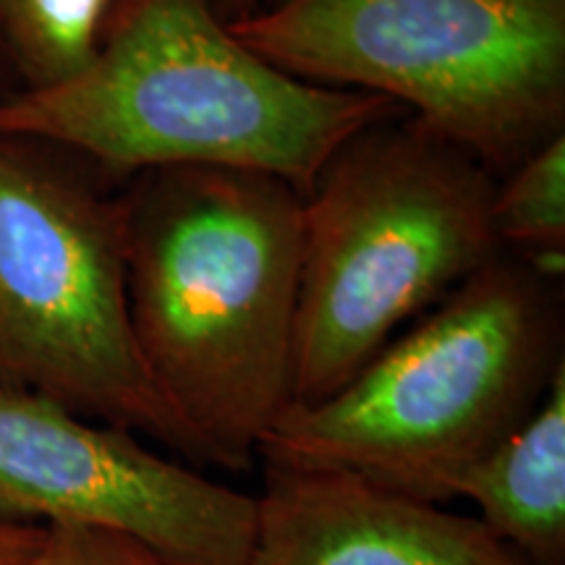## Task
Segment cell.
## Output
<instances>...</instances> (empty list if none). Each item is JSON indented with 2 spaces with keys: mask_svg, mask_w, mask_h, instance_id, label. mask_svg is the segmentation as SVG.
<instances>
[{
  "mask_svg": "<svg viewBox=\"0 0 565 565\" xmlns=\"http://www.w3.org/2000/svg\"><path fill=\"white\" fill-rule=\"evenodd\" d=\"M139 353L194 461L246 469L291 406L301 194L225 168L137 175L124 196Z\"/></svg>",
  "mask_w": 565,
  "mask_h": 565,
  "instance_id": "1",
  "label": "cell"
},
{
  "mask_svg": "<svg viewBox=\"0 0 565 565\" xmlns=\"http://www.w3.org/2000/svg\"><path fill=\"white\" fill-rule=\"evenodd\" d=\"M0 380L189 456L134 338L124 200L3 134Z\"/></svg>",
  "mask_w": 565,
  "mask_h": 565,
  "instance_id": "6",
  "label": "cell"
},
{
  "mask_svg": "<svg viewBox=\"0 0 565 565\" xmlns=\"http://www.w3.org/2000/svg\"><path fill=\"white\" fill-rule=\"evenodd\" d=\"M249 565H519L475 515L333 469L265 461Z\"/></svg>",
  "mask_w": 565,
  "mask_h": 565,
  "instance_id": "8",
  "label": "cell"
},
{
  "mask_svg": "<svg viewBox=\"0 0 565 565\" xmlns=\"http://www.w3.org/2000/svg\"><path fill=\"white\" fill-rule=\"evenodd\" d=\"M450 498L529 565H565V364L532 414L490 454L466 466Z\"/></svg>",
  "mask_w": 565,
  "mask_h": 565,
  "instance_id": "9",
  "label": "cell"
},
{
  "mask_svg": "<svg viewBox=\"0 0 565 565\" xmlns=\"http://www.w3.org/2000/svg\"><path fill=\"white\" fill-rule=\"evenodd\" d=\"M212 6L231 24V21H238L257 9H263V0H212Z\"/></svg>",
  "mask_w": 565,
  "mask_h": 565,
  "instance_id": "14",
  "label": "cell"
},
{
  "mask_svg": "<svg viewBox=\"0 0 565 565\" xmlns=\"http://www.w3.org/2000/svg\"><path fill=\"white\" fill-rule=\"evenodd\" d=\"M519 565H529V563H524V561H519Z\"/></svg>",
  "mask_w": 565,
  "mask_h": 565,
  "instance_id": "16",
  "label": "cell"
},
{
  "mask_svg": "<svg viewBox=\"0 0 565 565\" xmlns=\"http://www.w3.org/2000/svg\"><path fill=\"white\" fill-rule=\"evenodd\" d=\"M113 0H0V47L24 89L53 87L100 51Z\"/></svg>",
  "mask_w": 565,
  "mask_h": 565,
  "instance_id": "10",
  "label": "cell"
},
{
  "mask_svg": "<svg viewBox=\"0 0 565 565\" xmlns=\"http://www.w3.org/2000/svg\"><path fill=\"white\" fill-rule=\"evenodd\" d=\"M547 282L526 259L494 257L333 395L288 406L263 461L345 471L443 505L565 364Z\"/></svg>",
  "mask_w": 565,
  "mask_h": 565,
  "instance_id": "3",
  "label": "cell"
},
{
  "mask_svg": "<svg viewBox=\"0 0 565 565\" xmlns=\"http://www.w3.org/2000/svg\"><path fill=\"white\" fill-rule=\"evenodd\" d=\"M395 118L345 141L301 196L294 406L333 395L401 324L503 254L490 168Z\"/></svg>",
  "mask_w": 565,
  "mask_h": 565,
  "instance_id": "4",
  "label": "cell"
},
{
  "mask_svg": "<svg viewBox=\"0 0 565 565\" xmlns=\"http://www.w3.org/2000/svg\"><path fill=\"white\" fill-rule=\"evenodd\" d=\"M45 540V526L0 521V565H24Z\"/></svg>",
  "mask_w": 565,
  "mask_h": 565,
  "instance_id": "13",
  "label": "cell"
},
{
  "mask_svg": "<svg viewBox=\"0 0 565 565\" xmlns=\"http://www.w3.org/2000/svg\"><path fill=\"white\" fill-rule=\"evenodd\" d=\"M492 221L500 246L553 280L565 257V134L547 139L526 154L503 186L494 189Z\"/></svg>",
  "mask_w": 565,
  "mask_h": 565,
  "instance_id": "11",
  "label": "cell"
},
{
  "mask_svg": "<svg viewBox=\"0 0 565 565\" xmlns=\"http://www.w3.org/2000/svg\"><path fill=\"white\" fill-rule=\"evenodd\" d=\"M0 521L110 532L162 565H249L257 498L0 380Z\"/></svg>",
  "mask_w": 565,
  "mask_h": 565,
  "instance_id": "7",
  "label": "cell"
},
{
  "mask_svg": "<svg viewBox=\"0 0 565 565\" xmlns=\"http://www.w3.org/2000/svg\"><path fill=\"white\" fill-rule=\"evenodd\" d=\"M24 565H162L126 536L82 526H45V540Z\"/></svg>",
  "mask_w": 565,
  "mask_h": 565,
  "instance_id": "12",
  "label": "cell"
},
{
  "mask_svg": "<svg viewBox=\"0 0 565 565\" xmlns=\"http://www.w3.org/2000/svg\"><path fill=\"white\" fill-rule=\"evenodd\" d=\"M3 61H9V58H6V53H3V47H0V71H3Z\"/></svg>",
  "mask_w": 565,
  "mask_h": 565,
  "instance_id": "15",
  "label": "cell"
},
{
  "mask_svg": "<svg viewBox=\"0 0 565 565\" xmlns=\"http://www.w3.org/2000/svg\"><path fill=\"white\" fill-rule=\"evenodd\" d=\"M401 113L385 97L273 66L212 0H118L87 68L0 95V134L108 171L225 168L273 175L303 196L345 141Z\"/></svg>",
  "mask_w": 565,
  "mask_h": 565,
  "instance_id": "2",
  "label": "cell"
},
{
  "mask_svg": "<svg viewBox=\"0 0 565 565\" xmlns=\"http://www.w3.org/2000/svg\"><path fill=\"white\" fill-rule=\"evenodd\" d=\"M231 32L286 74L370 92L490 171L565 124V0H278Z\"/></svg>",
  "mask_w": 565,
  "mask_h": 565,
  "instance_id": "5",
  "label": "cell"
}]
</instances>
